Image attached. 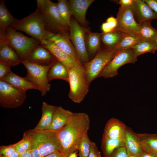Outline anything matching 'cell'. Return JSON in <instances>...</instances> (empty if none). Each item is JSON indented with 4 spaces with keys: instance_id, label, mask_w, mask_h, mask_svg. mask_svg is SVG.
<instances>
[{
    "instance_id": "1",
    "label": "cell",
    "mask_w": 157,
    "mask_h": 157,
    "mask_svg": "<svg viewBox=\"0 0 157 157\" xmlns=\"http://www.w3.org/2000/svg\"><path fill=\"white\" fill-rule=\"evenodd\" d=\"M88 115L84 113H75L67 124L57 131L61 152L67 156L77 150V146L87 134L90 127Z\"/></svg>"
},
{
    "instance_id": "2",
    "label": "cell",
    "mask_w": 157,
    "mask_h": 157,
    "mask_svg": "<svg viewBox=\"0 0 157 157\" xmlns=\"http://www.w3.org/2000/svg\"><path fill=\"white\" fill-rule=\"evenodd\" d=\"M24 133L31 141V149L32 157H44L57 151L61 152L57 131L33 129L27 130Z\"/></svg>"
},
{
    "instance_id": "3",
    "label": "cell",
    "mask_w": 157,
    "mask_h": 157,
    "mask_svg": "<svg viewBox=\"0 0 157 157\" xmlns=\"http://www.w3.org/2000/svg\"><path fill=\"white\" fill-rule=\"evenodd\" d=\"M9 27L15 30L25 32L40 43L50 32L46 29L43 17L38 7L33 13L22 19H17Z\"/></svg>"
},
{
    "instance_id": "4",
    "label": "cell",
    "mask_w": 157,
    "mask_h": 157,
    "mask_svg": "<svg viewBox=\"0 0 157 157\" xmlns=\"http://www.w3.org/2000/svg\"><path fill=\"white\" fill-rule=\"evenodd\" d=\"M8 45L16 52L22 61L27 60L31 50L40 42L33 38L27 37L10 27L0 37V45Z\"/></svg>"
},
{
    "instance_id": "5",
    "label": "cell",
    "mask_w": 157,
    "mask_h": 157,
    "mask_svg": "<svg viewBox=\"0 0 157 157\" xmlns=\"http://www.w3.org/2000/svg\"><path fill=\"white\" fill-rule=\"evenodd\" d=\"M69 98L79 104L83 100L89 90V84L85 76L83 64L79 61L69 70Z\"/></svg>"
},
{
    "instance_id": "6",
    "label": "cell",
    "mask_w": 157,
    "mask_h": 157,
    "mask_svg": "<svg viewBox=\"0 0 157 157\" xmlns=\"http://www.w3.org/2000/svg\"><path fill=\"white\" fill-rule=\"evenodd\" d=\"M36 2L37 7L43 17L47 31L53 33L67 32L69 29L62 22L56 3L50 0H37Z\"/></svg>"
},
{
    "instance_id": "7",
    "label": "cell",
    "mask_w": 157,
    "mask_h": 157,
    "mask_svg": "<svg viewBox=\"0 0 157 157\" xmlns=\"http://www.w3.org/2000/svg\"><path fill=\"white\" fill-rule=\"evenodd\" d=\"M117 51L106 48L100 49L91 60L83 64L85 77L89 84L98 78L99 74L113 58Z\"/></svg>"
},
{
    "instance_id": "8",
    "label": "cell",
    "mask_w": 157,
    "mask_h": 157,
    "mask_svg": "<svg viewBox=\"0 0 157 157\" xmlns=\"http://www.w3.org/2000/svg\"><path fill=\"white\" fill-rule=\"evenodd\" d=\"M22 63L27 71L26 78L38 88L42 96H45L51 88L47 76L48 71L53 63L49 65L43 66L27 60L22 61Z\"/></svg>"
},
{
    "instance_id": "9",
    "label": "cell",
    "mask_w": 157,
    "mask_h": 157,
    "mask_svg": "<svg viewBox=\"0 0 157 157\" xmlns=\"http://www.w3.org/2000/svg\"><path fill=\"white\" fill-rule=\"evenodd\" d=\"M69 38L75 49L79 62L82 64L90 60L85 43V36L88 29L81 26L74 18H71L69 26Z\"/></svg>"
},
{
    "instance_id": "10",
    "label": "cell",
    "mask_w": 157,
    "mask_h": 157,
    "mask_svg": "<svg viewBox=\"0 0 157 157\" xmlns=\"http://www.w3.org/2000/svg\"><path fill=\"white\" fill-rule=\"evenodd\" d=\"M137 57L132 48L117 51L98 78L103 77L107 78L116 76L118 74V70L120 67L127 63H134L137 61Z\"/></svg>"
},
{
    "instance_id": "11",
    "label": "cell",
    "mask_w": 157,
    "mask_h": 157,
    "mask_svg": "<svg viewBox=\"0 0 157 157\" xmlns=\"http://www.w3.org/2000/svg\"><path fill=\"white\" fill-rule=\"evenodd\" d=\"M26 92L17 89L3 80H0V106L4 108H18L26 98Z\"/></svg>"
},
{
    "instance_id": "12",
    "label": "cell",
    "mask_w": 157,
    "mask_h": 157,
    "mask_svg": "<svg viewBox=\"0 0 157 157\" xmlns=\"http://www.w3.org/2000/svg\"><path fill=\"white\" fill-rule=\"evenodd\" d=\"M116 19L117 26L114 31L138 34L140 25L135 21L131 7H120Z\"/></svg>"
},
{
    "instance_id": "13",
    "label": "cell",
    "mask_w": 157,
    "mask_h": 157,
    "mask_svg": "<svg viewBox=\"0 0 157 157\" xmlns=\"http://www.w3.org/2000/svg\"><path fill=\"white\" fill-rule=\"evenodd\" d=\"M131 8L135 21L140 25L157 19V15L144 0H133Z\"/></svg>"
},
{
    "instance_id": "14",
    "label": "cell",
    "mask_w": 157,
    "mask_h": 157,
    "mask_svg": "<svg viewBox=\"0 0 157 157\" xmlns=\"http://www.w3.org/2000/svg\"><path fill=\"white\" fill-rule=\"evenodd\" d=\"M67 32L53 33L50 32L47 38L52 41L58 47L77 62L79 61L75 49Z\"/></svg>"
},
{
    "instance_id": "15",
    "label": "cell",
    "mask_w": 157,
    "mask_h": 157,
    "mask_svg": "<svg viewBox=\"0 0 157 157\" xmlns=\"http://www.w3.org/2000/svg\"><path fill=\"white\" fill-rule=\"evenodd\" d=\"M27 60L38 65L47 66L58 60L48 49L40 44L31 50Z\"/></svg>"
},
{
    "instance_id": "16",
    "label": "cell",
    "mask_w": 157,
    "mask_h": 157,
    "mask_svg": "<svg viewBox=\"0 0 157 157\" xmlns=\"http://www.w3.org/2000/svg\"><path fill=\"white\" fill-rule=\"evenodd\" d=\"M127 128L119 119L112 118L106 122L103 135L112 139H124Z\"/></svg>"
},
{
    "instance_id": "17",
    "label": "cell",
    "mask_w": 157,
    "mask_h": 157,
    "mask_svg": "<svg viewBox=\"0 0 157 157\" xmlns=\"http://www.w3.org/2000/svg\"><path fill=\"white\" fill-rule=\"evenodd\" d=\"M94 0H69L72 15L81 26L85 27L87 22L86 19L87 10Z\"/></svg>"
},
{
    "instance_id": "18",
    "label": "cell",
    "mask_w": 157,
    "mask_h": 157,
    "mask_svg": "<svg viewBox=\"0 0 157 157\" xmlns=\"http://www.w3.org/2000/svg\"><path fill=\"white\" fill-rule=\"evenodd\" d=\"M51 53L57 60L63 64L69 70L76 62L69 55L46 38L40 43Z\"/></svg>"
},
{
    "instance_id": "19",
    "label": "cell",
    "mask_w": 157,
    "mask_h": 157,
    "mask_svg": "<svg viewBox=\"0 0 157 157\" xmlns=\"http://www.w3.org/2000/svg\"><path fill=\"white\" fill-rule=\"evenodd\" d=\"M124 146L129 155L138 156L144 152L137 133L128 127L124 139Z\"/></svg>"
},
{
    "instance_id": "20",
    "label": "cell",
    "mask_w": 157,
    "mask_h": 157,
    "mask_svg": "<svg viewBox=\"0 0 157 157\" xmlns=\"http://www.w3.org/2000/svg\"><path fill=\"white\" fill-rule=\"evenodd\" d=\"M3 81L14 88L19 90L26 92L30 89L38 90V88L25 77L17 75L10 71L4 77Z\"/></svg>"
},
{
    "instance_id": "21",
    "label": "cell",
    "mask_w": 157,
    "mask_h": 157,
    "mask_svg": "<svg viewBox=\"0 0 157 157\" xmlns=\"http://www.w3.org/2000/svg\"><path fill=\"white\" fill-rule=\"evenodd\" d=\"M73 114L60 106H56L49 130L58 131L68 122Z\"/></svg>"
},
{
    "instance_id": "22",
    "label": "cell",
    "mask_w": 157,
    "mask_h": 157,
    "mask_svg": "<svg viewBox=\"0 0 157 157\" xmlns=\"http://www.w3.org/2000/svg\"><path fill=\"white\" fill-rule=\"evenodd\" d=\"M56 106L43 102L42 108V115L34 129L40 131L49 130Z\"/></svg>"
},
{
    "instance_id": "23",
    "label": "cell",
    "mask_w": 157,
    "mask_h": 157,
    "mask_svg": "<svg viewBox=\"0 0 157 157\" xmlns=\"http://www.w3.org/2000/svg\"><path fill=\"white\" fill-rule=\"evenodd\" d=\"M137 134L143 151L157 157V134Z\"/></svg>"
},
{
    "instance_id": "24",
    "label": "cell",
    "mask_w": 157,
    "mask_h": 157,
    "mask_svg": "<svg viewBox=\"0 0 157 157\" xmlns=\"http://www.w3.org/2000/svg\"><path fill=\"white\" fill-rule=\"evenodd\" d=\"M0 62L15 66L22 63V60L13 49L5 44L0 45Z\"/></svg>"
},
{
    "instance_id": "25",
    "label": "cell",
    "mask_w": 157,
    "mask_h": 157,
    "mask_svg": "<svg viewBox=\"0 0 157 157\" xmlns=\"http://www.w3.org/2000/svg\"><path fill=\"white\" fill-rule=\"evenodd\" d=\"M47 77L49 82L53 79H60L68 82L69 70L63 64L57 60L49 69Z\"/></svg>"
},
{
    "instance_id": "26",
    "label": "cell",
    "mask_w": 157,
    "mask_h": 157,
    "mask_svg": "<svg viewBox=\"0 0 157 157\" xmlns=\"http://www.w3.org/2000/svg\"><path fill=\"white\" fill-rule=\"evenodd\" d=\"M101 35V33L92 32L88 30L87 31L85 43L89 56L96 55L100 49Z\"/></svg>"
},
{
    "instance_id": "27",
    "label": "cell",
    "mask_w": 157,
    "mask_h": 157,
    "mask_svg": "<svg viewBox=\"0 0 157 157\" xmlns=\"http://www.w3.org/2000/svg\"><path fill=\"white\" fill-rule=\"evenodd\" d=\"M17 19L15 18L7 9L4 1L0 3V37L3 35L6 28L14 23Z\"/></svg>"
},
{
    "instance_id": "28",
    "label": "cell",
    "mask_w": 157,
    "mask_h": 157,
    "mask_svg": "<svg viewBox=\"0 0 157 157\" xmlns=\"http://www.w3.org/2000/svg\"><path fill=\"white\" fill-rule=\"evenodd\" d=\"M124 145V139H112L103 135L101 147L104 157H110L117 148Z\"/></svg>"
},
{
    "instance_id": "29",
    "label": "cell",
    "mask_w": 157,
    "mask_h": 157,
    "mask_svg": "<svg viewBox=\"0 0 157 157\" xmlns=\"http://www.w3.org/2000/svg\"><path fill=\"white\" fill-rule=\"evenodd\" d=\"M122 36V33L118 31H113L105 33H102L101 35V41L105 48L116 50Z\"/></svg>"
},
{
    "instance_id": "30",
    "label": "cell",
    "mask_w": 157,
    "mask_h": 157,
    "mask_svg": "<svg viewBox=\"0 0 157 157\" xmlns=\"http://www.w3.org/2000/svg\"><path fill=\"white\" fill-rule=\"evenodd\" d=\"M58 9L64 25L69 28L72 13L69 1L58 0L56 3Z\"/></svg>"
},
{
    "instance_id": "31",
    "label": "cell",
    "mask_w": 157,
    "mask_h": 157,
    "mask_svg": "<svg viewBox=\"0 0 157 157\" xmlns=\"http://www.w3.org/2000/svg\"><path fill=\"white\" fill-rule=\"evenodd\" d=\"M122 33V37L116 49L117 51L132 48L137 42L142 39L138 34L130 33Z\"/></svg>"
},
{
    "instance_id": "32",
    "label": "cell",
    "mask_w": 157,
    "mask_h": 157,
    "mask_svg": "<svg viewBox=\"0 0 157 157\" xmlns=\"http://www.w3.org/2000/svg\"><path fill=\"white\" fill-rule=\"evenodd\" d=\"M132 49L138 57L147 53H154L157 50V45L154 41L142 39Z\"/></svg>"
},
{
    "instance_id": "33",
    "label": "cell",
    "mask_w": 157,
    "mask_h": 157,
    "mask_svg": "<svg viewBox=\"0 0 157 157\" xmlns=\"http://www.w3.org/2000/svg\"><path fill=\"white\" fill-rule=\"evenodd\" d=\"M138 34L144 40L154 41L157 35V30L153 28L151 22H144L141 24Z\"/></svg>"
},
{
    "instance_id": "34",
    "label": "cell",
    "mask_w": 157,
    "mask_h": 157,
    "mask_svg": "<svg viewBox=\"0 0 157 157\" xmlns=\"http://www.w3.org/2000/svg\"><path fill=\"white\" fill-rule=\"evenodd\" d=\"M91 141L88 134L86 135L79 143L77 147V150L79 151V157H88Z\"/></svg>"
},
{
    "instance_id": "35",
    "label": "cell",
    "mask_w": 157,
    "mask_h": 157,
    "mask_svg": "<svg viewBox=\"0 0 157 157\" xmlns=\"http://www.w3.org/2000/svg\"><path fill=\"white\" fill-rule=\"evenodd\" d=\"M14 145L16 151L21 154L31 149L32 142L30 138L24 133L22 139Z\"/></svg>"
},
{
    "instance_id": "36",
    "label": "cell",
    "mask_w": 157,
    "mask_h": 157,
    "mask_svg": "<svg viewBox=\"0 0 157 157\" xmlns=\"http://www.w3.org/2000/svg\"><path fill=\"white\" fill-rule=\"evenodd\" d=\"M117 21L116 18L111 16L108 18L106 22L101 25V29L103 33L112 32L114 30L117 26Z\"/></svg>"
},
{
    "instance_id": "37",
    "label": "cell",
    "mask_w": 157,
    "mask_h": 157,
    "mask_svg": "<svg viewBox=\"0 0 157 157\" xmlns=\"http://www.w3.org/2000/svg\"><path fill=\"white\" fill-rule=\"evenodd\" d=\"M16 151L14 144L0 147V157L9 156Z\"/></svg>"
},
{
    "instance_id": "38",
    "label": "cell",
    "mask_w": 157,
    "mask_h": 157,
    "mask_svg": "<svg viewBox=\"0 0 157 157\" xmlns=\"http://www.w3.org/2000/svg\"><path fill=\"white\" fill-rule=\"evenodd\" d=\"M129 154L124 146L116 149L110 157H129Z\"/></svg>"
},
{
    "instance_id": "39",
    "label": "cell",
    "mask_w": 157,
    "mask_h": 157,
    "mask_svg": "<svg viewBox=\"0 0 157 157\" xmlns=\"http://www.w3.org/2000/svg\"><path fill=\"white\" fill-rule=\"evenodd\" d=\"M11 66L0 62V80H2L5 76L11 70Z\"/></svg>"
},
{
    "instance_id": "40",
    "label": "cell",
    "mask_w": 157,
    "mask_h": 157,
    "mask_svg": "<svg viewBox=\"0 0 157 157\" xmlns=\"http://www.w3.org/2000/svg\"><path fill=\"white\" fill-rule=\"evenodd\" d=\"M88 157H101V153L98 150L96 143L92 141Z\"/></svg>"
},
{
    "instance_id": "41",
    "label": "cell",
    "mask_w": 157,
    "mask_h": 157,
    "mask_svg": "<svg viewBox=\"0 0 157 157\" xmlns=\"http://www.w3.org/2000/svg\"><path fill=\"white\" fill-rule=\"evenodd\" d=\"M152 10L157 15V0H144Z\"/></svg>"
},
{
    "instance_id": "42",
    "label": "cell",
    "mask_w": 157,
    "mask_h": 157,
    "mask_svg": "<svg viewBox=\"0 0 157 157\" xmlns=\"http://www.w3.org/2000/svg\"><path fill=\"white\" fill-rule=\"evenodd\" d=\"M133 1V0H120L119 1V4L121 7H131Z\"/></svg>"
},
{
    "instance_id": "43",
    "label": "cell",
    "mask_w": 157,
    "mask_h": 157,
    "mask_svg": "<svg viewBox=\"0 0 157 157\" xmlns=\"http://www.w3.org/2000/svg\"><path fill=\"white\" fill-rule=\"evenodd\" d=\"M65 156L59 151H57L44 157H62Z\"/></svg>"
},
{
    "instance_id": "44",
    "label": "cell",
    "mask_w": 157,
    "mask_h": 157,
    "mask_svg": "<svg viewBox=\"0 0 157 157\" xmlns=\"http://www.w3.org/2000/svg\"><path fill=\"white\" fill-rule=\"evenodd\" d=\"M19 157H32L31 149L20 154Z\"/></svg>"
},
{
    "instance_id": "45",
    "label": "cell",
    "mask_w": 157,
    "mask_h": 157,
    "mask_svg": "<svg viewBox=\"0 0 157 157\" xmlns=\"http://www.w3.org/2000/svg\"><path fill=\"white\" fill-rule=\"evenodd\" d=\"M137 156L138 157H155L144 151Z\"/></svg>"
},
{
    "instance_id": "46",
    "label": "cell",
    "mask_w": 157,
    "mask_h": 157,
    "mask_svg": "<svg viewBox=\"0 0 157 157\" xmlns=\"http://www.w3.org/2000/svg\"><path fill=\"white\" fill-rule=\"evenodd\" d=\"M20 154L17 151H16L10 155L5 156H1L0 157H19Z\"/></svg>"
},
{
    "instance_id": "47",
    "label": "cell",
    "mask_w": 157,
    "mask_h": 157,
    "mask_svg": "<svg viewBox=\"0 0 157 157\" xmlns=\"http://www.w3.org/2000/svg\"><path fill=\"white\" fill-rule=\"evenodd\" d=\"M77 150L74 152L71 153L68 155L67 157H77Z\"/></svg>"
},
{
    "instance_id": "48",
    "label": "cell",
    "mask_w": 157,
    "mask_h": 157,
    "mask_svg": "<svg viewBox=\"0 0 157 157\" xmlns=\"http://www.w3.org/2000/svg\"><path fill=\"white\" fill-rule=\"evenodd\" d=\"M129 157H138V156L136 155H129Z\"/></svg>"
},
{
    "instance_id": "49",
    "label": "cell",
    "mask_w": 157,
    "mask_h": 157,
    "mask_svg": "<svg viewBox=\"0 0 157 157\" xmlns=\"http://www.w3.org/2000/svg\"><path fill=\"white\" fill-rule=\"evenodd\" d=\"M155 43H156V44L157 45V35L155 38V40H154V41Z\"/></svg>"
},
{
    "instance_id": "50",
    "label": "cell",
    "mask_w": 157,
    "mask_h": 157,
    "mask_svg": "<svg viewBox=\"0 0 157 157\" xmlns=\"http://www.w3.org/2000/svg\"><path fill=\"white\" fill-rule=\"evenodd\" d=\"M67 156H63L62 157H67Z\"/></svg>"
}]
</instances>
